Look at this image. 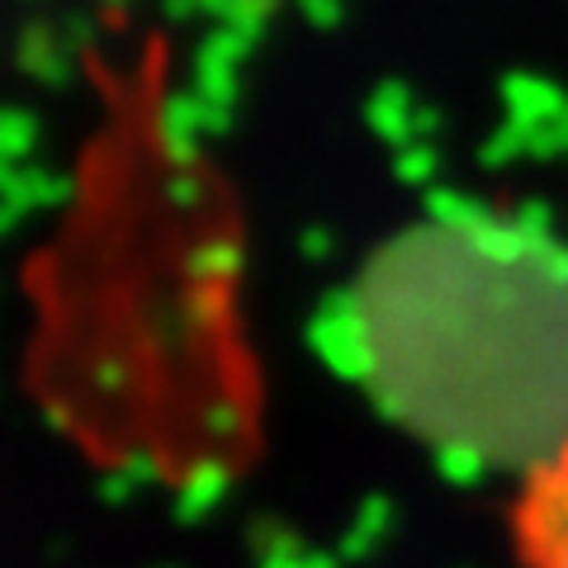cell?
Instances as JSON below:
<instances>
[{"label": "cell", "mask_w": 568, "mask_h": 568, "mask_svg": "<svg viewBox=\"0 0 568 568\" xmlns=\"http://www.w3.org/2000/svg\"><path fill=\"white\" fill-rule=\"evenodd\" d=\"M511 545L521 568H568V432L530 459L511 497Z\"/></svg>", "instance_id": "cell-1"}]
</instances>
